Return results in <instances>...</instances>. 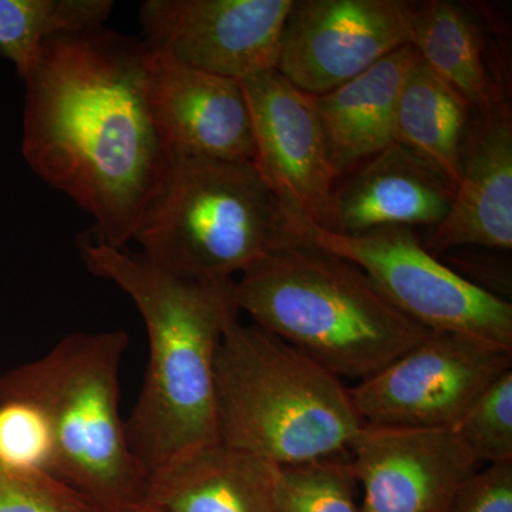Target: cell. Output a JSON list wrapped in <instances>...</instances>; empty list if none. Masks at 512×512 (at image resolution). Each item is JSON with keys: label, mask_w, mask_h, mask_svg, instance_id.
Masks as SVG:
<instances>
[{"label": "cell", "mask_w": 512, "mask_h": 512, "mask_svg": "<svg viewBox=\"0 0 512 512\" xmlns=\"http://www.w3.org/2000/svg\"><path fill=\"white\" fill-rule=\"evenodd\" d=\"M470 110L417 55L397 101L394 143L433 165L456 188Z\"/></svg>", "instance_id": "ac0fdd59"}, {"label": "cell", "mask_w": 512, "mask_h": 512, "mask_svg": "<svg viewBox=\"0 0 512 512\" xmlns=\"http://www.w3.org/2000/svg\"><path fill=\"white\" fill-rule=\"evenodd\" d=\"M123 330L67 335L45 356L0 373V402L39 414L52 446V474L97 512L140 507L147 478L128 446L120 410Z\"/></svg>", "instance_id": "277c9868"}, {"label": "cell", "mask_w": 512, "mask_h": 512, "mask_svg": "<svg viewBox=\"0 0 512 512\" xmlns=\"http://www.w3.org/2000/svg\"><path fill=\"white\" fill-rule=\"evenodd\" d=\"M87 269L130 296L146 325L148 365L128 446L147 480L192 451L218 443L215 363L238 315L235 279H195L151 264L141 252L83 241Z\"/></svg>", "instance_id": "7a4b0ae2"}, {"label": "cell", "mask_w": 512, "mask_h": 512, "mask_svg": "<svg viewBox=\"0 0 512 512\" xmlns=\"http://www.w3.org/2000/svg\"><path fill=\"white\" fill-rule=\"evenodd\" d=\"M218 443L279 467L346 457L365 427L343 379L256 325L229 320L215 363Z\"/></svg>", "instance_id": "5b68a950"}, {"label": "cell", "mask_w": 512, "mask_h": 512, "mask_svg": "<svg viewBox=\"0 0 512 512\" xmlns=\"http://www.w3.org/2000/svg\"><path fill=\"white\" fill-rule=\"evenodd\" d=\"M417 53L406 45L332 92L313 96L336 175L394 143L397 101Z\"/></svg>", "instance_id": "e0dca14e"}, {"label": "cell", "mask_w": 512, "mask_h": 512, "mask_svg": "<svg viewBox=\"0 0 512 512\" xmlns=\"http://www.w3.org/2000/svg\"><path fill=\"white\" fill-rule=\"evenodd\" d=\"M148 99L175 157L252 163L251 113L238 80L180 66L150 52Z\"/></svg>", "instance_id": "4fadbf2b"}, {"label": "cell", "mask_w": 512, "mask_h": 512, "mask_svg": "<svg viewBox=\"0 0 512 512\" xmlns=\"http://www.w3.org/2000/svg\"><path fill=\"white\" fill-rule=\"evenodd\" d=\"M412 3L293 0L276 70L312 96L350 82L409 45Z\"/></svg>", "instance_id": "8fae6325"}, {"label": "cell", "mask_w": 512, "mask_h": 512, "mask_svg": "<svg viewBox=\"0 0 512 512\" xmlns=\"http://www.w3.org/2000/svg\"><path fill=\"white\" fill-rule=\"evenodd\" d=\"M238 311L340 379L365 380L430 330L404 316L348 259L295 242L235 279Z\"/></svg>", "instance_id": "3957f363"}, {"label": "cell", "mask_w": 512, "mask_h": 512, "mask_svg": "<svg viewBox=\"0 0 512 512\" xmlns=\"http://www.w3.org/2000/svg\"><path fill=\"white\" fill-rule=\"evenodd\" d=\"M143 40L104 28L47 40L25 76L22 153L96 221V241L136 238L175 154L148 99Z\"/></svg>", "instance_id": "6da1fadb"}, {"label": "cell", "mask_w": 512, "mask_h": 512, "mask_svg": "<svg viewBox=\"0 0 512 512\" xmlns=\"http://www.w3.org/2000/svg\"><path fill=\"white\" fill-rule=\"evenodd\" d=\"M348 457L276 470L278 512H360Z\"/></svg>", "instance_id": "44dd1931"}, {"label": "cell", "mask_w": 512, "mask_h": 512, "mask_svg": "<svg viewBox=\"0 0 512 512\" xmlns=\"http://www.w3.org/2000/svg\"><path fill=\"white\" fill-rule=\"evenodd\" d=\"M134 241L151 264L195 279H235L306 242L252 163L175 157Z\"/></svg>", "instance_id": "8992f818"}, {"label": "cell", "mask_w": 512, "mask_h": 512, "mask_svg": "<svg viewBox=\"0 0 512 512\" xmlns=\"http://www.w3.org/2000/svg\"><path fill=\"white\" fill-rule=\"evenodd\" d=\"M409 45L471 109L501 101L487 70L480 29L463 6L448 0L412 5Z\"/></svg>", "instance_id": "d6986e66"}, {"label": "cell", "mask_w": 512, "mask_h": 512, "mask_svg": "<svg viewBox=\"0 0 512 512\" xmlns=\"http://www.w3.org/2000/svg\"><path fill=\"white\" fill-rule=\"evenodd\" d=\"M293 0H147L138 20L153 55L247 80L276 70Z\"/></svg>", "instance_id": "30bf717a"}, {"label": "cell", "mask_w": 512, "mask_h": 512, "mask_svg": "<svg viewBox=\"0 0 512 512\" xmlns=\"http://www.w3.org/2000/svg\"><path fill=\"white\" fill-rule=\"evenodd\" d=\"M423 245L437 258L463 247L511 251L512 117L505 101L468 124L450 210Z\"/></svg>", "instance_id": "5bb4252c"}, {"label": "cell", "mask_w": 512, "mask_h": 512, "mask_svg": "<svg viewBox=\"0 0 512 512\" xmlns=\"http://www.w3.org/2000/svg\"><path fill=\"white\" fill-rule=\"evenodd\" d=\"M453 197V184L440 171L393 143L335 191L329 231L359 237L380 229L436 228Z\"/></svg>", "instance_id": "9a60e30c"}, {"label": "cell", "mask_w": 512, "mask_h": 512, "mask_svg": "<svg viewBox=\"0 0 512 512\" xmlns=\"http://www.w3.org/2000/svg\"><path fill=\"white\" fill-rule=\"evenodd\" d=\"M276 470L261 458L211 444L151 474L143 504L158 512H278Z\"/></svg>", "instance_id": "2e32d148"}, {"label": "cell", "mask_w": 512, "mask_h": 512, "mask_svg": "<svg viewBox=\"0 0 512 512\" xmlns=\"http://www.w3.org/2000/svg\"><path fill=\"white\" fill-rule=\"evenodd\" d=\"M306 242L359 266L397 311L430 332L458 333L512 352V305L431 255L414 229L346 237L311 227Z\"/></svg>", "instance_id": "52a82bcc"}, {"label": "cell", "mask_w": 512, "mask_h": 512, "mask_svg": "<svg viewBox=\"0 0 512 512\" xmlns=\"http://www.w3.org/2000/svg\"><path fill=\"white\" fill-rule=\"evenodd\" d=\"M349 463L362 488L360 512H448L483 467L454 429H393L365 424Z\"/></svg>", "instance_id": "7c38bea8"}, {"label": "cell", "mask_w": 512, "mask_h": 512, "mask_svg": "<svg viewBox=\"0 0 512 512\" xmlns=\"http://www.w3.org/2000/svg\"><path fill=\"white\" fill-rule=\"evenodd\" d=\"M448 512H512V461L481 467Z\"/></svg>", "instance_id": "cb8c5ba5"}, {"label": "cell", "mask_w": 512, "mask_h": 512, "mask_svg": "<svg viewBox=\"0 0 512 512\" xmlns=\"http://www.w3.org/2000/svg\"><path fill=\"white\" fill-rule=\"evenodd\" d=\"M0 512H97L45 470L0 463Z\"/></svg>", "instance_id": "603a6c76"}, {"label": "cell", "mask_w": 512, "mask_h": 512, "mask_svg": "<svg viewBox=\"0 0 512 512\" xmlns=\"http://www.w3.org/2000/svg\"><path fill=\"white\" fill-rule=\"evenodd\" d=\"M254 133L255 170L303 235L329 231L335 168L315 99L278 70L242 80Z\"/></svg>", "instance_id": "9c48e42d"}, {"label": "cell", "mask_w": 512, "mask_h": 512, "mask_svg": "<svg viewBox=\"0 0 512 512\" xmlns=\"http://www.w3.org/2000/svg\"><path fill=\"white\" fill-rule=\"evenodd\" d=\"M454 430L483 466L512 461V369L485 387Z\"/></svg>", "instance_id": "7402d4cb"}, {"label": "cell", "mask_w": 512, "mask_h": 512, "mask_svg": "<svg viewBox=\"0 0 512 512\" xmlns=\"http://www.w3.org/2000/svg\"><path fill=\"white\" fill-rule=\"evenodd\" d=\"M131 512H158L154 510V508L148 507V505L141 504L140 507H137L136 510Z\"/></svg>", "instance_id": "d4e9b609"}, {"label": "cell", "mask_w": 512, "mask_h": 512, "mask_svg": "<svg viewBox=\"0 0 512 512\" xmlns=\"http://www.w3.org/2000/svg\"><path fill=\"white\" fill-rule=\"evenodd\" d=\"M113 5L111 0H0V53L25 79L47 40L104 28Z\"/></svg>", "instance_id": "ffe728a7"}, {"label": "cell", "mask_w": 512, "mask_h": 512, "mask_svg": "<svg viewBox=\"0 0 512 512\" xmlns=\"http://www.w3.org/2000/svg\"><path fill=\"white\" fill-rule=\"evenodd\" d=\"M511 369L512 352L458 333L429 332L349 393L369 426L454 429L485 387Z\"/></svg>", "instance_id": "ba28073f"}]
</instances>
